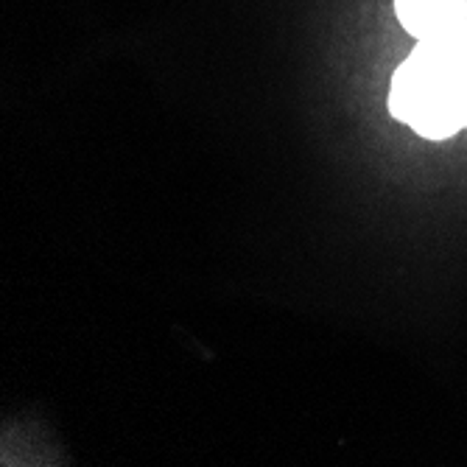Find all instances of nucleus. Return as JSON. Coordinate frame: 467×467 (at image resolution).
<instances>
[{"instance_id": "nucleus-1", "label": "nucleus", "mask_w": 467, "mask_h": 467, "mask_svg": "<svg viewBox=\"0 0 467 467\" xmlns=\"http://www.w3.org/2000/svg\"><path fill=\"white\" fill-rule=\"evenodd\" d=\"M389 112L429 140L467 130V26L417 39L392 76Z\"/></svg>"}, {"instance_id": "nucleus-2", "label": "nucleus", "mask_w": 467, "mask_h": 467, "mask_svg": "<svg viewBox=\"0 0 467 467\" xmlns=\"http://www.w3.org/2000/svg\"><path fill=\"white\" fill-rule=\"evenodd\" d=\"M395 12L414 39L451 34L467 26V0H395Z\"/></svg>"}]
</instances>
